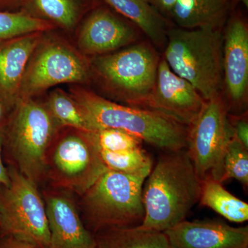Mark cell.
<instances>
[{"mask_svg":"<svg viewBox=\"0 0 248 248\" xmlns=\"http://www.w3.org/2000/svg\"><path fill=\"white\" fill-rule=\"evenodd\" d=\"M201 189L186 149L164 152L143 184L145 217L139 227L164 232L185 221L200 202Z\"/></svg>","mask_w":248,"mask_h":248,"instance_id":"obj_1","label":"cell"},{"mask_svg":"<svg viewBox=\"0 0 248 248\" xmlns=\"http://www.w3.org/2000/svg\"><path fill=\"white\" fill-rule=\"evenodd\" d=\"M72 97L82 111L89 132L118 129L163 152L186 149L187 127L161 114L122 105L85 90L75 91Z\"/></svg>","mask_w":248,"mask_h":248,"instance_id":"obj_2","label":"cell"},{"mask_svg":"<svg viewBox=\"0 0 248 248\" xmlns=\"http://www.w3.org/2000/svg\"><path fill=\"white\" fill-rule=\"evenodd\" d=\"M164 60L190 83L205 100L222 94L223 34L221 28L168 31Z\"/></svg>","mask_w":248,"mask_h":248,"instance_id":"obj_3","label":"cell"},{"mask_svg":"<svg viewBox=\"0 0 248 248\" xmlns=\"http://www.w3.org/2000/svg\"><path fill=\"white\" fill-rule=\"evenodd\" d=\"M59 129L45 104L19 99L5 122L4 159L38 184L45 177L47 151Z\"/></svg>","mask_w":248,"mask_h":248,"instance_id":"obj_4","label":"cell"},{"mask_svg":"<svg viewBox=\"0 0 248 248\" xmlns=\"http://www.w3.org/2000/svg\"><path fill=\"white\" fill-rule=\"evenodd\" d=\"M147 177L107 170L81 196L86 228L97 234L140 226L145 217L142 192Z\"/></svg>","mask_w":248,"mask_h":248,"instance_id":"obj_5","label":"cell"},{"mask_svg":"<svg viewBox=\"0 0 248 248\" xmlns=\"http://www.w3.org/2000/svg\"><path fill=\"white\" fill-rule=\"evenodd\" d=\"M161 58L151 42L128 46L91 62L100 84L130 107L140 108L153 89Z\"/></svg>","mask_w":248,"mask_h":248,"instance_id":"obj_6","label":"cell"},{"mask_svg":"<svg viewBox=\"0 0 248 248\" xmlns=\"http://www.w3.org/2000/svg\"><path fill=\"white\" fill-rule=\"evenodd\" d=\"M8 170L9 184L0 187V236L49 248L48 217L37 184L14 167Z\"/></svg>","mask_w":248,"mask_h":248,"instance_id":"obj_7","label":"cell"},{"mask_svg":"<svg viewBox=\"0 0 248 248\" xmlns=\"http://www.w3.org/2000/svg\"><path fill=\"white\" fill-rule=\"evenodd\" d=\"M69 128L56 135L49 147L45 177L55 186L82 196L108 169L91 132Z\"/></svg>","mask_w":248,"mask_h":248,"instance_id":"obj_8","label":"cell"},{"mask_svg":"<svg viewBox=\"0 0 248 248\" xmlns=\"http://www.w3.org/2000/svg\"><path fill=\"white\" fill-rule=\"evenodd\" d=\"M232 135L228 112L222 94L205 100L187 127V152L201 180L211 177L220 182L222 155Z\"/></svg>","mask_w":248,"mask_h":248,"instance_id":"obj_9","label":"cell"},{"mask_svg":"<svg viewBox=\"0 0 248 248\" xmlns=\"http://www.w3.org/2000/svg\"><path fill=\"white\" fill-rule=\"evenodd\" d=\"M90 67L69 46L41 39L26 68L19 99L32 98L49 88L66 83H84Z\"/></svg>","mask_w":248,"mask_h":248,"instance_id":"obj_10","label":"cell"},{"mask_svg":"<svg viewBox=\"0 0 248 248\" xmlns=\"http://www.w3.org/2000/svg\"><path fill=\"white\" fill-rule=\"evenodd\" d=\"M223 89L228 114L247 112L248 97V26L239 16L228 21L223 35Z\"/></svg>","mask_w":248,"mask_h":248,"instance_id":"obj_11","label":"cell"},{"mask_svg":"<svg viewBox=\"0 0 248 248\" xmlns=\"http://www.w3.org/2000/svg\"><path fill=\"white\" fill-rule=\"evenodd\" d=\"M205 101L195 88L175 74L162 58L154 87L140 108L154 111L187 128Z\"/></svg>","mask_w":248,"mask_h":248,"instance_id":"obj_12","label":"cell"},{"mask_svg":"<svg viewBox=\"0 0 248 248\" xmlns=\"http://www.w3.org/2000/svg\"><path fill=\"white\" fill-rule=\"evenodd\" d=\"M164 233L172 248H248V226L221 220H185Z\"/></svg>","mask_w":248,"mask_h":248,"instance_id":"obj_13","label":"cell"},{"mask_svg":"<svg viewBox=\"0 0 248 248\" xmlns=\"http://www.w3.org/2000/svg\"><path fill=\"white\" fill-rule=\"evenodd\" d=\"M44 199L50 230L49 248H96L94 235L85 226L68 196L48 191Z\"/></svg>","mask_w":248,"mask_h":248,"instance_id":"obj_14","label":"cell"},{"mask_svg":"<svg viewBox=\"0 0 248 248\" xmlns=\"http://www.w3.org/2000/svg\"><path fill=\"white\" fill-rule=\"evenodd\" d=\"M135 28L104 8L94 10L80 30L78 45L84 54L99 56L136 42Z\"/></svg>","mask_w":248,"mask_h":248,"instance_id":"obj_15","label":"cell"},{"mask_svg":"<svg viewBox=\"0 0 248 248\" xmlns=\"http://www.w3.org/2000/svg\"><path fill=\"white\" fill-rule=\"evenodd\" d=\"M42 34H29L0 44V104L6 112L19 100L26 68Z\"/></svg>","mask_w":248,"mask_h":248,"instance_id":"obj_16","label":"cell"},{"mask_svg":"<svg viewBox=\"0 0 248 248\" xmlns=\"http://www.w3.org/2000/svg\"><path fill=\"white\" fill-rule=\"evenodd\" d=\"M233 0H178L169 16L179 28H221Z\"/></svg>","mask_w":248,"mask_h":248,"instance_id":"obj_17","label":"cell"},{"mask_svg":"<svg viewBox=\"0 0 248 248\" xmlns=\"http://www.w3.org/2000/svg\"><path fill=\"white\" fill-rule=\"evenodd\" d=\"M116 11L138 27L154 46L162 47L167 40V23L147 0H104Z\"/></svg>","mask_w":248,"mask_h":248,"instance_id":"obj_18","label":"cell"},{"mask_svg":"<svg viewBox=\"0 0 248 248\" xmlns=\"http://www.w3.org/2000/svg\"><path fill=\"white\" fill-rule=\"evenodd\" d=\"M94 237L96 248H172L164 232L139 226L106 230Z\"/></svg>","mask_w":248,"mask_h":248,"instance_id":"obj_19","label":"cell"},{"mask_svg":"<svg viewBox=\"0 0 248 248\" xmlns=\"http://www.w3.org/2000/svg\"><path fill=\"white\" fill-rule=\"evenodd\" d=\"M199 203L233 223H242L248 220V203L228 192L221 183L213 178L202 181Z\"/></svg>","mask_w":248,"mask_h":248,"instance_id":"obj_20","label":"cell"},{"mask_svg":"<svg viewBox=\"0 0 248 248\" xmlns=\"http://www.w3.org/2000/svg\"><path fill=\"white\" fill-rule=\"evenodd\" d=\"M59 128H71L89 132L82 111L72 96L60 89L49 94L45 104Z\"/></svg>","mask_w":248,"mask_h":248,"instance_id":"obj_21","label":"cell"},{"mask_svg":"<svg viewBox=\"0 0 248 248\" xmlns=\"http://www.w3.org/2000/svg\"><path fill=\"white\" fill-rule=\"evenodd\" d=\"M53 28L51 23L30 15L0 11V44L21 36L46 32Z\"/></svg>","mask_w":248,"mask_h":248,"instance_id":"obj_22","label":"cell"},{"mask_svg":"<svg viewBox=\"0 0 248 248\" xmlns=\"http://www.w3.org/2000/svg\"><path fill=\"white\" fill-rule=\"evenodd\" d=\"M229 179H235L248 188V149L235 138L232 131L222 155L220 183Z\"/></svg>","mask_w":248,"mask_h":248,"instance_id":"obj_23","label":"cell"},{"mask_svg":"<svg viewBox=\"0 0 248 248\" xmlns=\"http://www.w3.org/2000/svg\"><path fill=\"white\" fill-rule=\"evenodd\" d=\"M99 151L104 164L110 170L148 176L153 167V160L143 147L117 153Z\"/></svg>","mask_w":248,"mask_h":248,"instance_id":"obj_24","label":"cell"},{"mask_svg":"<svg viewBox=\"0 0 248 248\" xmlns=\"http://www.w3.org/2000/svg\"><path fill=\"white\" fill-rule=\"evenodd\" d=\"M32 5L41 16L68 30L75 27L79 17L77 0H32Z\"/></svg>","mask_w":248,"mask_h":248,"instance_id":"obj_25","label":"cell"},{"mask_svg":"<svg viewBox=\"0 0 248 248\" xmlns=\"http://www.w3.org/2000/svg\"><path fill=\"white\" fill-rule=\"evenodd\" d=\"M91 133L100 151L117 153L143 147L140 138L118 129H99Z\"/></svg>","mask_w":248,"mask_h":248,"instance_id":"obj_26","label":"cell"},{"mask_svg":"<svg viewBox=\"0 0 248 248\" xmlns=\"http://www.w3.org/2000/svg\"><path fill=\"white\" fill-rule=\"evenodd\" d=\"M228 122L235 138L248 149V112L239 115L228 114Z\"/></svg>","mask_w":248,"mask_h":248,"instance_id":"obj_27","label":"cell"},{"mask_svg":"<svg viewBox=\"0 0 248 248\" xmlns=\"http://www.w3.org/2000/svg\"><path fill=\"white\" fill-rule=\"evenodd\" d=\"M6 119L0 122V187L8 185L10 180L9 170L5 165L4 155H3L4 130Z\"/></svg>","mask_w":248,"mask_h":248,"instance_id":"obj_28","label":"cell"},{"mask_svg":"<svg viewBox=\"0 0 248 248\" xmlns=\"http://www.w3.org/2000/svg\"><path fill=\"white\" fill-rule=\"evenodd\" d=\"M0 248H40L35 245L29 244L25 241H20L9 237L0 236Z\"/></svg>","mask_w":248,"mask_h":248,"instance_id":"obj_29","label":"cell"},{"mask_svg":"<svg viewBox=\"0 0 248 248\" xmlns=\"http://www.w3.org/2000/svg\"><path fill=\"white\" fill-rule=\"evenodd\" d=\"M158 12L169 15L178 0H147Z\"/></svg>","mask_w":248,"mask_h":248,"instance_id":"obj_30","label":"cell"},{"mask_svg":"<svg viewBox=\"0 0 248 248\" xmlns=\"http://www.w3.org/2000/svg\"><path fill=\"white\" fill-rule=\"evenodd\" d=\"M6 112V110H4V108L0 104V122L6 119V117H5Z\"/></svg>","mask_w":248,"mask_h":248,"instance_id":"obj_31","label":"cell"},{"mask_svg":"<svg viewBox=\"0 0 248 248\" xmlns=\"http://www.w3.org/2000/svg\"><path fill=\"white\" fill-rule=\"evenodd\" d=\"M14 0H0V6H5L13 2Z\"/></svg>","mask_w":248,"mask_h":248,"instance_id":"obj_32","label":"cell"}]
</instances>
